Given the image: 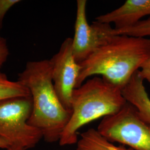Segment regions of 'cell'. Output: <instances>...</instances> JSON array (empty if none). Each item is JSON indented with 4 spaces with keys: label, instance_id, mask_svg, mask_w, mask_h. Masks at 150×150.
Here are the masks:
<instances>
[{
    "label": "cell",
    "instance_id": "1",
    "mask_svg": "<svg viewBox=\"0 0 150 150\" xmlns=\"http://www.w3.org/2000/svg\"><path fill=\"white\" fill-rule=\"evenodd\" d=\"M150 59V38L114 36L80 64L76 88L87 78L100 75L122 90Z\"/></svg>",
    "mask_w": 150,
    "mask_h": 150
},
{
    "label": "cell",
    "instance_id": "7",
    "mask_svg": "<svg viewBox=\"0 0 150 150\" xmlns=\"http://www.w3.org/2000/svg\"><path fill=\"white\" fill-rule=\"evenodd\" d=\"M72 42V38H66L59 52L50 59L55 91L63 106L71 111L72 96L76 88L81 69L74 57Z\"/></svg>",
    "mask_w": 150,
    "mask_h": 150
},
{
    "label": "cell",
    "instance_id": "9",
    "mask_svg": "<svg viewBox=\"0 0 150 150\" xmlns=\"http://www.w3.org/2000/svg\"><path fill=\"white\" fill-rule=\"evenodd\" d=\"M144 81L139 70L123 87L122 92L126 101L136 108L140 117L150 126V98Z\"/></svg>",
    "mask_w": 150,
    "mask_h": 150
},
{
    "label": "cell",
    "instance_id": "16",
    "mask_svg": "<svg viewBox=\"0 0 150 150\" xmlns=\"http://www.w3.org/2000/svg\"><path fill=\"white\" fill-rule=\"evenodd\" d=\"M0 148L1 149H5L7 150L10 149V145L7 141L4 139L2 137H0Z\"/></svg>",
    "mask_w": 150,
    "mask_h": 150
},
{
    "label": "cell",
    "instance_id": "4",
    "mask_svg": "<svg viewBox=\"0 0 150 150\" xmlns=\"http://www.w3.org/2000/svg\"><path fill=\"white\" fill-rule=\"evenodd\" d=\"M32 109L31 97H18L0 101V137L10 145L8 150H27L43 137L28 121Z\"/></svg>",
    "mask_w": 150,
    "mask_h": 150
},
{
    "label": "cell",
    "instance_id": "13",
    "mask_svg": "<svg viewBox=\"0 0 150 150\" xmlns=\"http://www.w3.org/2000/svg\"><path fill=\"white\" fill-rule=\"evenodd\" d=\"M19 0H0V30L2 26V22L7 12L18 2Z\"/></svg>",
    "mask_w": 150,
    "mask_h": 150
},
{
    "label": "cell",
    "instance_id": "5",
    "mask_svg": "<svg viewBox=\"0 0 150 150\" xmlns=\"http://www.w3.org/2000/svg\"><path fill=\"white\" fill-rule=\"evenodd\" d=\"M97 130L112 143L127 145L133 150H150V126L129 102L117 112L104 117Z\"/></svg>",
    "mask_w": 150,
    "mask_h": 150
},
{
    "label": "cell",
    "instance_id": "2",
    "mask_svg": "<svg viewBox=\"0 0 150 150\" xmlns=\"http://www.w3.org/2000/svg\"><path fill=\"white\" fill-rule=\"evenodd\" d=\"M18 81L28 90L32 98L28 124L41 132L46 142L59 141L72 111L63 106L55 91L50 60L28 62Z\"/></svg>",
    "mask_w": 150,
    "mask_h": 150
},
{
    "label": "cell",
    "instance_id": "11",
    "mask_svg": "<svg viewBox=\"0 0 150 150\" xmlns=\"http://www.w3.org/2000/svg\"><path fill=\"white\" fill-rule=\"evenodd\" d=\"M30 96L28 90L20 82L10 80L5 74L0 72V101L14 97Z\"/></svg>",
    "mask_w": 150,
    "mask_h": 150
},
{
    "label": "cell",
    "instance_id": "3",
    "mask_svg": "<svg viewBox=\"0 0 150 150\" xmlns=\"http://www.w3.org/2000/svg\"><path fill=\"white\" fill-rule=\"evenodd\" d=\"M126 102L122 90L102 77L88 80L73 92L71 116L61 136L59 145L77 143L78 131L83 126L117 112Z\"/></svg>",
    "mask_w": 150,
    "mask_h": 150
},
{
    "label": "cell",
    "instance_id": "12",
    "mask_svg": "<svg viewBox=\"0 0 150 150\" xmlns=\"http://www.w3.org/2000/svg\"><path fill=\"white\" fill-rule=\"evenodd\" d=\"M116 35H125L135 38H146L150 36V16L144 20H141L136 24L120 29H116Z\"/></svg>",
    "mask_w": 150,
    "mask_h": 150
},
{
    "label": "cell",
    "instance_id": "6",
    "mask_svg": "<svg viewBox=\"0 0 150 150\" xmlns=\"http://www.w3.org/2000/svg\"><path fill=\"white\" fill-rule=\"evenodd\" d=\"M86 0L77 1L75 33L72 38V51L76 61L81 64L114 35L110 24L95 21L88 23L86 16Z\"/></svg>",
    "mask_w": 150,
    "mask_h": 150
},
{
    "label": "cell",
    "instance_id": "8",
    "mask_svg": "<svg viewBox=\"0 0 150 150\" xmlns=\"http://www.w3.org/2000/svg\"><path fill=\"white\" fill-rule=\"evenodd\" d=\"M150 16V0H127L118 8L97 17L96 21L115 25V28L130 27Z\"/></svg>",
    "mask_w": 150,
    "mask_h": 150
},
{
    "label": "cell",
    "instance_id": "10",
    "mask_svg": "<svg viewBox=\"0 0 150 150\" xmlns=\"http://www.w3.org/2000/svg\"><path fill=\"white\" fill-rule=\"evenodd\" d=\"M76 150H133L123 145L116 146L107 140L98 131L90 129L81 134Z\"/></svg>",
    "mask_w": 150,
    "mask_h": 150
},
{
    "label": "cell",
    "instance_id": "15",
    "mask_svg": "<svg viewBox=\"0 0 150 150\" xmlns=\"http://www.w3.org/2000/svg\"><path fill=\"white\" fill-rule=\"evenodd\" d=\"M139 72L142 79L150 83V59L143 64L139 70Z\"/></svg>",
    "mask_w": 150,
    "mask_h": 150
},
{
    "label": "cell",
    "instance_id": "14",
    "mask_svg": "<svg viewBox=\"0 0 150 150\" xmlns=\"http://www.w3.org/2000/svg\"><path fill=\"white\" fill-rule=\"evenodd\" d=\"M9 54L6 40L0 36V69L5 62Z\"/></svg>",
    "mask_w": 150,
    "mask_h": 150
}]
</instances>
